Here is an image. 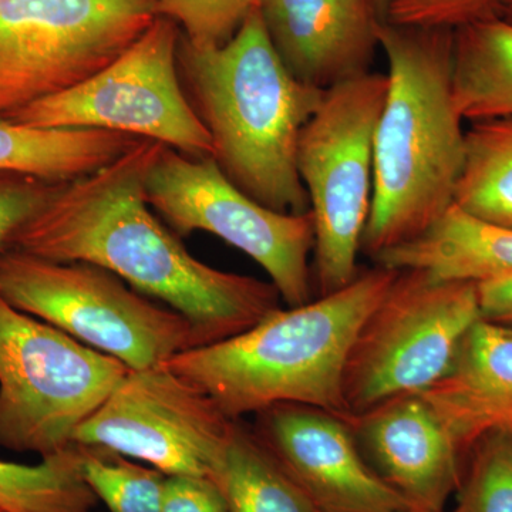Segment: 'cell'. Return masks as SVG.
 Instances as JSON below:
<instances>
[{
	"label": "cell",
	"mask_w": 512,
	"mask_h": 512,
	"mask_svg": "<svg viewBox=\"0 0 512 512\" xmlns=\"http://www.w3.org/2000/svg\"><path fill=\"white\" fill-rule=\"evenodd\" d=\"M477 286L483 319L512 329V272Z\"/></svg>",
	"instance_id": "29"
},
{
	"label": "cell",
	"mask_w": 512,
	"mask_h": 512,
	"mask_svg": "<svg viewBox=\"0 0 512 512\" xmlns=\"http://www.w3.org/2000/svg\"><path fill=\"white\" fill-rule=\"evenodd\" d=\"M158 16L154 0H0V117L89 79Z\"/></svg>",
	"instance_id": "10"
},
{
	"label": "cell",
	"mask_w": 512,
	"mask_h": 512,
	"mask_svg": "<svg viewBox=\"0 0 512 512\" xmlns=\"http://www.w3.org/2000/svg\"><path fill=\"white\" fill-rule=\"evenodd\" d=\"M80 464L79 446L33 466L0 460V511L92 512L97 498Z\"/></svg>",
	"instance_id": "22"
},
{
	"label": "cell",
	"mask_w": 512,
	"mask_h": 512,
	"mask_svg": "<svg viewBox=\"0 0 512 512\" xmlns=\"http://www.w3.org/2000/svg\"><path fill=\"white\" fill-rule=\"evenodd\" d=\"M497 18L512 23V0H501L498 6Z\"/></svg>",
	"instance_id": "30"
},
{
	"label": "cell",
	"mask_w": 512,
	"mask_h": 512,
	"mask_svg": "<svg viewBox=\"0 0 512 512\" xmlns=\"http://www.w3.org/2000/svg\"><path fill=\"white\" fill-rule=\"evenodd\" d=\"M349 423L370 466L414 512H444L460 488L464 453L423 394L389 400Z\"/></svg>",
	"instance_id": "14"
},
{
	"label": "cell",
	"mask_w": 512,
	"mask_h": 512,
	"mask_svg": "<svg viewBox=\"0 0 512 512\" xmlns=\"http://www.w3.org/2000/svg\"><path fill=\"white\" fill-rule=\"evenodd\" d=\"M0 512H3V511H0Z\"/></svg>",
	"instance_id": "33"
},
{
	"label": "cell",
	"mask_w": 512,
	"mask_h": 512,
	"mask_svg": "<svg viewBox=\"0 0 512 512\" xmlns=\"http://www.w3.org/2000/svg\"><path fill=\"white\" fill-rule=\"evenodd\" d=\"M177 23L158 16L136 42L92 77L6 120L39 128H92L211 157L210 133L181 83Z\"/></svg>",
	"instance_id": "9"
},
{
	"label": "cell",
	"mask_w": 512,
	"mask_h": 512,
	"mask_svg": "<svg viewBox=\"0 0 512 512\" xmlns=\"http://www.w3.org/2000/svg\"><path fill=\"white\" fill-rule=\"evenodd\" d=\"M158 13L173 20L195 46H218L237 32L259 0H154Z\"/></svg>",
	"instance_id": "25"
},
{
	"label": "cell",
	"mask_w": 512,
	"mask_h": 512,
	"mask_svg": "<svg viewBox=\"0 0 512 512\" xmlns=\"http://www.w3.org/2000/svg\"><path fill=\"white\" fill-rule=\"evenodd\" d=\"M0 296L130 370L163 365L202 346L181 313L84 262L49 261L9 248L0 255Z\"/></svg>",
	"instance_id": "5"
},
{
	"label": "cell",
	"mask_w": 512,
	"mask_h": 512,
	"mask_svg": "<svg viewBox=\"0 0 512 512\" xmlns=\"http://www.w3.org/2000/svg\"><path fill=\"white\" fill-rule=\"evenodd\" d=\"M481 319L474 282L399 271L350 350L343 379L350 416L436 386Z\"/></svg>",
	"instance_id": "8"
},
{
	"label": "cell",
	"mask_w": 512,
	"mask_h": 512,
	"mask_svg": "<svg viewBox=\"0 0 512 512\" xmlns=\"http://www.w3.org/2000/svg\"><path fill=\"white\" fill-rule=\"evenodd\" d=\"M178 70L222 173L265 207L308 212L296 154L326 90L286 69L259 8L222 45L195 46L184 37Z\"/></svg>",
	"instance_id": "3"
},
{
	"label": "cell",
	"mask_w": 512,
	"mask_h": 512,
	"mask_svg": "<svg viewBox=\"0 0 512 512\" xmlns=\"http://www.w3.org/2000/svg\"><path fill=\"white\" fill-rule=\"evenodd\" d=\"M212 483L228 512H322L254 430L235 423Z\"/></svg>",
	"instance_id": "20"
},
{
	"label": "cell",
	"mask_w": 512,
	"mask_h": 512,
	"mask_svg": "<svg viewBox=\"0 0 512 512\" xmlns=\"http://www.w3.org/2000/svg\"><path fill=\"white\" fill-rule=\"evenodd\" d=\"M140 138L92 128H39L0 117V173L67 184L96 173Z\"/></svg>",
	"instance_id": "18"
},
{
	"label": "cell",
	"mask_w": 512,
	"mask_h": 512,
	"mask_svg": "<svg viewBox=\"0 0 512 512\" xmlns=\"http://www.w3.org/2000/svg\"><path fill=\"white\" fill-rule=\"evenodd\" d=\"M423 396L463 453L485 434L512 431V329L478 320L450 372Z\"/></svg>",
	"instance_id": "16"
},
{
	"label": "cell",
	"mask_w": 512,
	"mask_h": 512,
	"mask_svg": "<svg viewBox=\"0 0 512 512\" xmlns=\"http://www.w3.org/2000/svg\"><path fill=\"white\" fill-rule=\"evenodd\" d=\"M160 512H228L217 485L208 478L167 476Z\"/></svg>",
	"instance_id": "28"
},
{
	"label": "cell",
	"mask_w": 512,
	"mask_h": 512,
	"mask_svg": "<svg viewBox=\"0 0 512 512\" xmlns=\"http://www.w3.org/2000/svg\"><path fill=\"white\" fill-rule=\"evenodd\" d=\"M501 0H394L386 22L406 28L456 30L497 18Z\"/></svg>",
	"instance_id": "26"
},
{
	"label": "cell",
	"mask_w": 512,
	"mask_h": 512,
	"mask_svg": "<svg viewBox=\"0 0 512 512\" xmlns=\"http://www.w3.org/2000/svg\"><path fill=\"white\" fill-rule=\"evenodd\" d=\"M393 2L394 0H372L373 6H375L380 19L384 20V18H386L387 10H389Z\"/></svg>",
	"instance_id": "31"
},
{
	"label": "cell",
	"mask_w": 512,
	"mask_h": 512,
	"mask_svg": "<svg viewBox=\"0 0 512 512\" xmlns=\"http://www.w3.org/2000/svg\"><path fill=\"white\" fill-rule=\"evenodd\" d=\"M0 296V447L55 456L128 373Z\"/></svg>",
	"instance_id": "7"
},
{
	"label": "cell",
	"mask_w": 512,
	"mask_h": 512,
	"mask_svg": "<svg viewBox=\"0 0 512 512\" xmlns=\"http://www.w3.org/2000/svg\"><path fill=\"white\" fill-rule=\"evenodd\" d=\"M387 93L373 148V197L362 251L370 258L426 232L454 204L466 130L451 83L453 30L380 20Z\"/></svg>",
	"instance_id": "2"
},
{
	"label": "cell",
	"mask_w": 512,
	"mask_h": 512,
	"mask_svg": "<svg viewBox=\"0 0 512 512\" xmlns=\"http://www.w3.org/2000/svg\"><path fill=\"white\" fill-rule=\"evenodd\" d=\"M470 451L457 512H512V431L485 434Z\"/></svg>",
	"instance_id": "24"
},
{
	"label": "cell",
	"mask_w": 512,
	"mask_h": 512,
	"mask_svg": "<svg viewBox=\"0 0 512 512\" xmlns=\"http://www.w3.org/2000/svg\"><path fill=\"white\" fill-rule=\"evenodd\" d=\"M375 262L441 281L481 284L511 274L512 228L480 220L453 204L426 232L387 249Z\"/></svg>",
	"instance_id": "17"
},
{
	"label": "cell",
	"mask_w": 512,
	"mask_h": 512,
	"mask_svg": "<svg viewBox=\"0 0 512 512\" xmlns=\"http://www.w3.org/2000/svg\"><path fill=\"white\" fill-rule=\"evenodd\" d=\"M255 433L322 512H414L360 450L348 420L276 404L256 414Z\"/></svg>",
	"instance_id": "13"
},
{
	"label": "cell",
	"mask_w": 512,
	"mask_h": 512,
	"mask_svg": "<svg viewBox=\"0 0 512 512\" xmlns=\"http://www.w3.org/2000/svg\"><path fill=\"white\" fill-rule=\"evenodd\" d=\"M444 512H446V511H444ZM451 512H457V510H454V511H451Z\"/></svg>",
	"instance_id": "32"
},
{
	"label": "cell",
	"mask_w": 512,
	"mask_h": 512,
	"mask_svg": "<svg viewBox=\"0 0 512 512\" xmlns=\"http://www.w3.org/2000/svg\"><path fill=\"white\" fill-rule=\"evenodd\" d=\"M397 275L376 265L339 291L275 309L245 332L185 350L163 365L232 420L276 404H301L350 421L343 396L349 353Z\"/></svg>",
	"instance_id": "4"
},
{
	"label": "cell",
	"mask_w": 512,
	"mask_h": 512,
	"mask_svg": "<svg viewBox=\"0 0 512 512\" xmlns=\"http://www.w3.org/2000/svg\"><path fill=\"white\" fill-rule=\"evenodd\" d=\"M454 204L480 220L512 228V119L476 121L467 128Z\"/></svg>",
	"instance_id": "21"
},
{
	"label": "cell",
	"mask_w": 512,
	"mask_h": 512,
	"mask_svg": "<svg viewBox=\"0 0 512 512\" xmlns=\"http://www.w3.org/2000/svg\"><path fill=\"white\" fill-rule=\"evenodd\" d=\"M387 76L366 72L326 90L299 137V177L315 222L313 276L320 295L359 275L357 255L373 197V148Z\"/></svg>",
	"instance_id": "6"
},
{
	"label": "cell",
	"mask_w": 512,
	"mask_h": 512,
	"mask_svg": "<svg viewBox=\"0 0 512 512\" xmlns=\"http://www.w3.org/2000/svg\"><path fill=\"white\" fill-rule=\"evenodd\" d=\"M144 188L150 207L178 237L210 232L262 266L286 305L312 301L311 211L291 214L265 207L239 190L214 158L185 156L165 146L151 161Z\"/></svg>",
	"instance_id": "11"
},
{
	"label": "cell",
	"mask_w": 512,
	"mask_h": 512,
	"mask_svg": "<svg viewBox=\"0 0 512 512\" xmlns=\"http://www.w3.org/2000/svg\"><path fill=\"white\" fill-rule=\"evenodd\" d=\"M259 12L286 69L328 90L370 72L380 19L372 0H259Z\"/></svg>",
	"instance_id": "15"
},
{
	"label": "cell",
	"mask_w": 512,
	"mask_h": 512,
	"mask_svg": "<svg viewBox=\"0 0 512 512\" xmlns=\"http://www.w3.org/2000/svg\"><path fill=\"white\" fill-rule=\"evenodd\" d=\"M82 476L109 512H160L164 473L103 448L79 446Z\"/></svg>",
	"instance_id": "23"
},
{
	"label": "cell",
	"mask_w": 512,
	"mask_h": 512,
	"mask_svg": "<svg viewBox=\"0 0 512 512\" xmlns=\"http://www.w3.org/2000/svg\"><path fill=\"white\" fill-rule=\"evenodd\" d=\"M161 146L140 141L96 173L60 185L16 232L10 248L100 266L190 320L202 346L221 342L278 309L281 296L271 282L194 258L158 220L144 181Z\"/></svg>",
	"instance_id": "1"
},
{
	"label": "cell",
	"mask_w": 512,
	"mask_h": 512,
	"mask_svg": "<svg viewBox=\"0 0 512 512\" xmlns=\"http://www.w3.org/2000/svg\"><path fill=\"white\" fill-rule=\"evenodd\" d=\"M62 184L15 173H0V255L16 232L52 198Z\"/></svg>",
	"instance_id": "27"
},
{
	"label": "cell",
	"mask_w": 512,
	"mask_h": 512,
	"mask_svg": "<svg viewBox=\"0 0 512 512\" xmlns=\"http://www.w3.org/2000/svg\"><path fill=\"white\" fill-rule=\"evenodd\" d=\"M451 83L463 121L512 119V23L490 18L453 30Z\"/></svg>",
	"instance_id": "19"
},
{
	"label": "cell",
	"mask_w": 512,
	"mask_h": 512,
	"mask_svg": "<svg viewBox=\"0 0 512 512\" xmlns=\"http://www.w3.org/2000/svg\"><path fill=\"white\" fill-rule=\"evenodd\" d=\"M238 420L167 366L128 370L74 434V446L141 461L165 476L212 481Z\"/></svg>",
	"instance_id": "12"
}]
</instances>
